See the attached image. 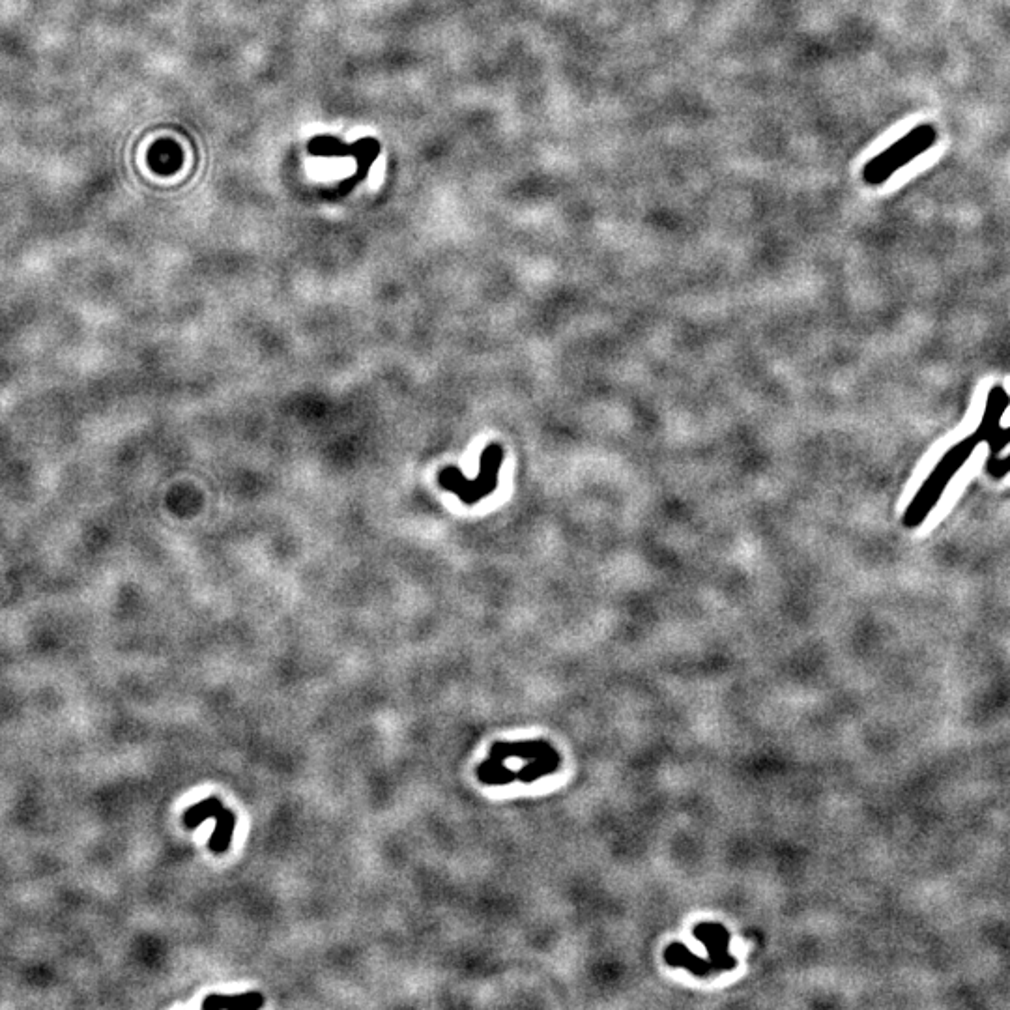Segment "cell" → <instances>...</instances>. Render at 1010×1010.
<instances>
[{
  "label": "cell",
  "instance_id": "6da1fadb",
  "mask_svg": "<svg viewBox=\"0 0 1010 1010\" xmlns=\"http://www.w3.org/2000/svg\"><path fill=\"white\" fill-rule=\"evenodd\" d=\"M979 444H981V440L975 434H971L943 455V459L936 464L932 474L924 481L923 487L909 502L904 519H902L908 530L919 528L923 524L926 517L932 513V509L938 505L943 492L947 491L953 477L964 468V464L969 461V457L973 455V451L977 449Z\"/></svg>",
  "mask_w": 1010,
  "mask_h": 1010
},
{
  "label": "cell",
  "instance_id": "277c9868",
  "mask_svg": "<svg viewBox=\"0 0 1010 1010\" xmlns=\"http://www.w3.org/2000/svg\"><path fill=\"white\" fill-rule=\"evenodd\" d=\"M309 152L313 156H322V158L352 156L358 161V169H360L361 178H363L365 174L369 173V167L378 158L380 145L375 139H363V141H356L354 145H345L333 137H317L309 143Z\"/></svg>",
  "mask_w": 1010,
  "mask_h": 1010
},
{
  "label": "cell",
  "instance_id": "7a4b0ae2",
  "mask_svg": "<svg viewBox=\"0 0 1010 1010\" xmlns=\"http://www.w3.org/2000/svg\"><path fill=\"white\" fill-rule=\"evenodd\" d=\"M938 131L932 124H921L915 130L906 133L898 139L895 145L883 150L872 161H868L863 169V180L868 186L885 184L896 171L906 167L913 159L919 158L928 148L936 145Z\"/></svg>",
  "mask_w": 1010,
  "mask_h": 1010
},
{
  "label": "cell",
  "instance_id": "8992f818",
  "mask_svg": "<svg viewBox=\"0 0 1010 1010\" xmlns=\"http://www.w3.org/2000/svg\"><path fill=\"white\" fill-rule=\"evenodd\" d=\"M264 1003V999L260 994H244V996L238 997H221L212 996L208 997L204 1001V1009H223V1007H231V1009H259L260 1005Z\"/></svg>",
  "mask_w": 1010,
  "mask_h": 1010
},
{
  "label": "cell",
  "instance_id": "ba28073f",
  "mask_svg": "<svg viewBox=\"0 0 1010 1010\" xmlns=\"http://www.w3.org/2000/svg\"><path fill=\"white\" fill-rule=\"evenodd\" d=\"M986 444H990V457H997L1010 444V427L999 429Z\"/></svg>",
  "mask_w": 1010,
  "mask_h": 1010
},
{
  "label": "cell",
  "instance_id": "5b68a950",
  "mask_svg": "<svg viewBox=\"0 0 1010 1010\" xmlns=\"http://www.w3.org/2000/svg\"><path fill=\"white\" fill-rule=\"evenodd\" d=\"M1009 404V393H1007V390L1003 386H994L990 390L988 401H986V408H984V416L981 419V425H979V429L975 433V436L981 442H988L1001 429V419L1005 416Z\"/></svg>",
  "mask_w": 1010,
  "mask_h": 1010
},
{
  "label": "cell",
  "instance_id": "52a82bcc",
  "mask_svg": "<svg viewBox=\"0 0 1010 1010\" xmlns=\"http://www.w3.org/2000/svg\"><path fill=\"white\" fill-rule=\"evenodd\" d=\"M986 474L994 477V479H1001V477L1010 474V455L1009 457H990V461L986 462Z\"/></svg>",
  "mask_w": 1010,
  "mask_h": 1010
},
{
  "label": "cell",
  "instance_id": "3957f363",
  "mask_svg": "<svg viewBox=\"0 0 1010 1010\" xmlns=\"http://www.w3.org/2000/svg\"><path fill=\"white\" fill-rule=\"evenodd\" d=\"M504 462V449L492 444L481 455V472L476 479H466L459 468H444L438 476V483L444 491L453 492L461 498L462 504L474 505L496 491L500 466Z\"/></svg>",
  "mask_w": 1010,
  "mask_h": 1010
}]
</instances>
